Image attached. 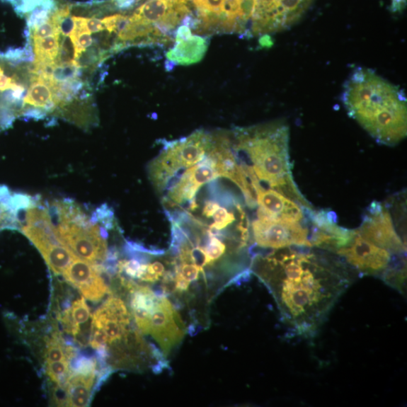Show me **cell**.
<instances>
[{"label": "cell", "instance_id": "21", "mask_svg": "<svg viewBox=\"0 0 407 407\" xmlns=\"http://www.w3.org/2000/svg\"><path fill=\"white\" fill-rule=\"evenodd\" d=\"M13 5L16 14L22 18L28 17L34 9L40 6L45 0H1Z\"/></svg>", "mask_w": 407, "mask_h": 407}, {"label": "cell", "instance_id": "8", "mask_svg": "<svg viewBox=\"0 0 407 407\" xmlns=\"http://www.w3.org/2000/svg\"><path fill=\"white\" fill-rule=\"evenodd\" d=\"M134 323L142 334L152 337L167 360L188 333L178 308L171 299L159 293L152 306Z\"/></svg>", "mask_w": 407, "mask_h": 407}, {"label": "cell", "instance_id": "20", "mask_svg": "<svg viewBox=\"0 0 407 407\" xmlns=\"http://www.w3.org/2000/svg\"><path fill=\"white\" fill-rule=\"evenodd\" d=\"M81 69L76 64L67 66H56L53 69L52 77L56 84L62 83L67 80L81 78Z\"/></svg>", "mask_w": 407, "mask_h": 407}, {"label": "cell", "instance_id": "7", "mask_svg": "<svg viewBox=\"0 0 407 407\" xmlns=\"http://www.w3.org/2000/svg\"><path fill=\"white\" fill-rule=\"evenodd\" d=\"M91 320L90 344L103 356L130 340L139 331L133 326L130 306L118 296L108 298Z\"/></svg>", "mask_w": 407, "mask_h": 407}, {"label": "cell", "instance_id": "5", "mask_svg": "<svg viewBox=\"0 0 407 407\" xmlns=\"http://www.w3.org/2000/svg\"><path fill=\"white\" fill-rule=\"evenodd\" d=\"M17 230L34 244L56 275H63L76 258L57 237L49 206L40 197L18 213Z\"/></svg>", "mask_w": 407, "mask_h": 407}, {"label": "cell", "instance_id": "11", "mask_svg": "<svg viewBox=\"0 0 407 407\" xmlns=\"http://www.w3.org/2000/svg\"><path fill=\"white\" fill-rule=\"evenodd\" d=\"M218 178L214 163L207 154L202 161L180 174L171 185L167 196L162 199V203L166 205L168 208H172L190 202L203 185Z\"/></svg>", "mask_w": 407, "mask_h": 407}, {"label": "cell", "instance_id": "14", "mask_svg": "<svg viewBox=\"0 0 407 407\" xmlns=\"http://www.w3.org/2000/svg\"><path fill=\"white\" fill-rule=\"evenodd\" d=\"M208 44L206 38L193 35L190 28L181 25L176 32L173 47L166 54V57L173 67L199 63L203 59Z\"/></svg>", "mask_w": 407, "mask_h": 407}, {"label": "cell", "instance_id": "1", "mask_svg": "<svg viewBox=\"0 0 407 407\" xmlns=\"http://www.w3.org/2000/svg\"><path fill=\"white\" fill-rule=\"evenodd\" d=\"M250 270L269 290L283 323L304 337L319 332L360 277L340 256L305 246L253 253Z\"/></svg>", "mask_w": 407, "mask_h": 407}, {"label": "cell", "instance_id": "24", "mask_svg": "<svg viewBox=\"0 0 407 407\" xmlns=\"http://www.w3.org/2000/svg\"><path fill=\"white\" fill-rule=\"evenodd\" d=\"M137 0H114L116 7L120 9H127L132 8L137 4Z\"/></svg>", "mask_w": 407, "mask_h": 407}, {"label": "cell", "instance_id": "9", "mask_svg": "<svg viewBox=\"0 0 407 407\" xmlns=\"http://www.w3.org/2000/svg\"><path fill=\"white\" fill-rule=\"evenodd\" d=\"M253 246L263 249H281L292 246L311 248V222L289 223L281 220L258 219L251 224Z\"/></svg>", "mask_w": 407, "mask_h": 407}, {"label": "cell", "instance_id": "6", "mask_svg": "<svg viewBox=\"0 0 407 407\" xmlns=\"http://www.w3.org/2000/svg\"><path fill=\"white\" fill-rule=\"evenodd\" d=\"M212 134L196 131L187 137L166 142L161 154L149 163V176L159 193L167 190L180 171L202 161L210 149Z\"/></svg>", "mask_w": 407, "mask_h": 407}, {"label": "cell", "instance_id": "13", "mask_svg": "<svg viewBox=\"0 0 407 407\" xmlns=\"http://www.w3.org/2000/svg\"><path fill=\"white\" fill-rule=\"evenodd\" d=\"M96 362L84 360L71 369L65 384V404L67 406H88L96 380Z\"/></svg>", "mask_w": 407, "mask_h": 407}, {"label": "cell", "instance_id": "16", "mask_svg": "<svg viewBox=\"0 0 407 407\" xmlns=\"http://www.w3.org/2000/svg\"><path fill=\"white\" fill-rule=\"evenodd\" d=\"M91 311L84 297L76 300L71 307L65 310L62 319L64 329L73 336L81 332V325L90 320Z\"/></svg>", "mask_w": 407, "mask_h": 407}, {"label": "cell", "instance_id": "2", "mask_svg": "<svg viewBox=\"0 0 407 407\" xmlns=\"http://www.w3.org/2000/svg\"><path fill=\"white\" fill-rule=\"evenodd\" d=\"M231 147L251 190L264 183V190L282 194L302 207L314 209L299 190L292 174L289 154V127L274 122L229 132ZM254 196V195H253Z\"/></svg>", "mask_w": 407, "mask_h": 407}, {"label": "cell", "instance_id": "18", "mask_svg": "<svg viewBox=\"0 0 407 407\" xmlns=\"http://www.w3.org/2000/svg\"><path fill=\"white\" fill-rule=\"evenodd\" d=\"M71 360L66 359L61 362L45 363L46 373L51 381L58 387L65 386L66 382L71 372Z\"/></svg>", "mask_w": 407, "mask_h": 407}, {"label": "cell", "instance_id": "12", "mask_svg": "<svg viewBox=\"0 0 407 407\" xmlns=\"http://www.w3.org/2000/svg\"><path fill=\"white\" fill-rule=\"evenodd\" d=\"M102 270L101 265L93 264L76 257L62 275L85 298L98 302L110 292Z\"/></svg>", "mask_w": 407, "mask_h": 407}, {"label": "cell", "instance_id": "15", "mask_svg": "<svg viewBox=\"0 0 407 407\" xmlns=\"http://www.w3.org/2000/svg\"><path fill=\"white\" fill-rule=\"evenodd\" d=\"M27 108L42 109L47 113H52L57 108L53 99L52 87L34 74L32 84L25 98L23 110Z\"/></svg>", "mask_w": 407, "mask_h": 407}, {"label": "cell", "instance_id": "22", "mask_svg": "<svg viewBox=\"0 0 407 407\" xmlns=\"http://www.w3.org/2000/svg\"><path fill=\"white\" fill-rule=\"evenodd\" d=\"M28 30V29H27ZM30 33L28 38H32L33 40H41L45 38L55 36V35L61 34L59 28H58L52 21L51 18L44 23L43 25L32 30H28Z\"/></svg>", "mask_w": 407, "mask_h": 407}, {"label": "cell", "instance_id": "17", "mask_svg": "<svg viewBox=\"0 0 407 407\" xmlns=\"http://www.w3.org/2000/svg\"><path fill=\"white\" fill-rule=\"evenodd\" d=\"M34 67L51 65L55 67V59L60 48V34L33 40Z\"/></svg>", "mask_w": 407, "mask_h": 407}, {"label": "cell", "instance_id": "19", "mask_svg": "<svg viewBox=\"0 0 407 407\" xmlns=\"http://www.w3.org/2000/svg\"><path fill=\"white\" fill-rule=\"evenodd\" d=\"M55 64V67L76 64L75 47L71 38L64 36L61 40L59 52Z\"/></svg>", "mask_w": 407, "mask_h": 407}, {"label": "cell", "instance_id": "23", "mask_svg": "<svg viewBox=\"0 0 407 407\" xmlns=\"http://www.w3.org/2000/svg\"><path fill=\"white\" fill-rule=\"evenodd\" d=\"M86 26L91 33H98L106 30L102 20L96 18H86Z\"/></svg>", "mask_w": 407, "mask_h": 407}, {"label": "cell", "instance_id": "3", "mask_svg": "<svg viewBox=\"0 0 407 407\" xmlns=\"http://www.w3.org/2000/svg\"><path fill=\"white\" fill-rule=\"evenodd\" d=\"M342 101L355 120L382 144H398L406 136L407 105L403 90L377 74L357 67L345 81Z\"/></svg>", "mask_w": 407, "mask_h": 407}, {"label": "cell", "instance_id": "10", "mask_svg": "<svg viewBox=\"0 0 407 407\" xmlns=\"http://www.w3.org/2000/svg\"><path fill=\"white\" fill-rule=\"evenodd\" d=\"M355 231L360 236L379 247L394 254L406 256V241L399 235L387 205L378 202L372 203L363 217L362 225Z\"/></svg>", "mask_w": 407, "mask_h": 407}, {"label": "cell", "instance_id": "4", "mask_svg": "<svg viewBox=\"0 0 407 407\" xmlns=\"http://www.w3.org/2000/svg\"><path fill=\"white\" fill-rule=\"evenodd\" d=\"M56 234L64 246L77 258L93 264L107 261V227L98 220L96 212L89 216L71 200H57L48 205Z\"/></svg>", "mask_w": 407, "mask_h": 407}]
</instances>
